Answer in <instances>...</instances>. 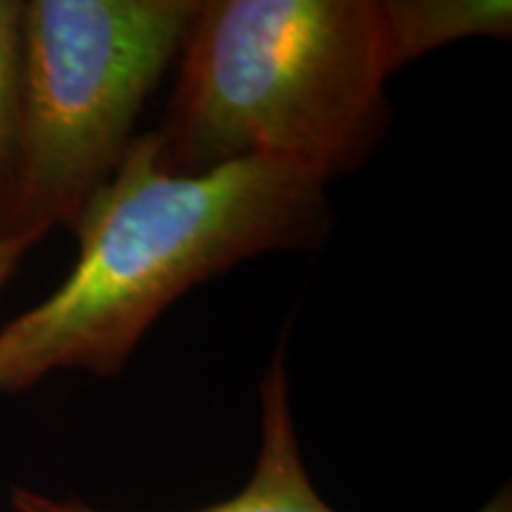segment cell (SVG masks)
I'll list each match as a JSON object with an SVG mask.
<instances>
[{
	"label": "cell",
	"instance_id": "4",
	"mask_svg": "<svg viewBox=\"0 0 512 512\" xmlns=\"http://www.w3.org/2000/svg\"><path fill=\"white\" fill-rule=\"evenodd\" d=\"M285 349L287 335L275 347L259 384L261 444L252 477L242 486L240 494L200 512H337L318 494L306 470L292 411ZM10 505L15 512H110L74 498L60 501L24 486H15L10 491Z\"/></svg>",
	"mask_w": 512,
	"mask_h": 512
},
{
	"label": "cell",
	"instance_id": "7",
	"mask_svg": "<svg viewBox=\"0 0 512 512\" xmlns=\"http://www.w3.org/2000/svg\"><path fill=\"white\" fill-rule=\"evenodd\" d=\"M36 242L22 235H0V287H3L17 271L19 261L34 247Z\"/></svg>",
	"mask_w": 512,
	"mask_h": 512
},
{
	"label": "cell",
	"instance_id": "8",
	"mask_svg": "<svg viewBox=\"0 0 512 512\" xmlns=\"http://www.w3.org/2000/svg\"><path fill=\"white\" fill-rule=\"evenodd\" d=\"M477 512H512V491H510V486H503V489L498 491V494L491 498V501H486Z\"/></svg>",
	"mask_w": 512,
	"mask_h": 512
},
{
	"label": "cell",
	"instance_id": "3",
	"mask_svg": "<svg viewBox=\"0 0 512 512\" xmlns=\"http://www.w3.org/2000/svg\"><path fill=\"white\" fill-rule=\"evenodd\" d=\"M197 0L24 3L22 117L5 235L72 228L181 53Z\"/></svg>",
	"mask_w": 512,
	"mask_h": 512
},
{
	"label": "cell",
	"instance_id": "2",
	"mask_svg": "<svg viewBox=\"0 0 512 512\" xmlns=\"http://www.w3.org/2000/svg\"><path fill=\"white\" fill-rule=\"evenodd\" d=\"M157 131L171 174L264 159L330 185L392 124L382 0H200Z\"/></svg>",
	"mask_w": 512,
	"mask_h": 512
},
{
	"label": "cell",
	"instance_id": "6",
	"mask_svg": "<svg viewBox=\"0 0 512 512\" xmlns=\"http://www.w3.org/2000/svg\"><path fill=\"white\" fill-rule=\"evenodd\" d=\"M24 3L0 0V235H5L15 190L19 117H22Z\"/></svg>",
	"mask_w": 512,
	"mask_h": 512
},
{
	"label": "cell",
	"instance_id": "1",
	"mask_svg": "<svg viewBox=\"0 0 512 512\" xmlns=\"http://www.w3.org/2000/svg\"><path fill=\"white\" fill-rule=\"evenodd\" d=\"M332 223L328 185L302 171L242 159L171 174L152 133L136 136L72 226L79 254L64 283L0 328V392L60 370L119 375L192 287L264 254L318 252Z\"/></svg>",
	"mask_w": 512,
	"mask_h": 512
},
{
	"label": "cell",
	"instance_id": "5",
	"mask_svg": "<svg viewBox=\"0 0 512 512\" xmlns=\"http://www.w3.org/2000/svg\"><path fill=\"white\" fill-rule=\"evenodd\" d=\"M389 46L399 72L408 62L463 38H508V0H382Z\"/></svg>",
	"mask_w": 512,
	"mask_h": 512
}]
</instances>
